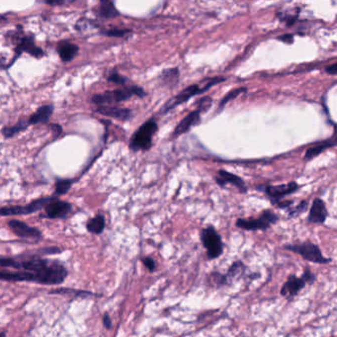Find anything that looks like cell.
Segmentation results:
<instances>
[{
  "instance_id": "obj_1",
  "label": "cell",
  "mask_w": 337,
  "mask_h": 337,
  "mask_svg": "<svg viewBox=\"0 0 337 337\" xmlns=\"http://www.w3.org/2000/svg\"><path fill=\"white\" fill-rule=\"evenodd\" d=\"M22 268L26 272L33 273L36 282L44 285L61 284L67 275V271L62 265L47 260H40V258L23 261Z\"/></svg>"
},
{
  "instance_id": "obj_2",
  "label": "cell",
  "mask_w": 337,
  "mask_h": 337,
  "mask_svg": "<svg viewBox=\"0 0 337 337\" xmlns=\"http://www.w3.org/2000/svg\"><path fill=\"white\" fill-rule=\"evenodd\" d=\"M225 80L224 77H213V78H210L208 79L206 85L201 88L198 84H193V85H190L189 87L183 89L180 93H178L175 97L171 98L169 101H167V103L162 107L161 109V114H165V113H168L169 111H171L172 109L176 108L177 106L187 102L188 100H190L192 97H194L195 95L197 94H202V93H205L206 91H208L211 86L217 84V83H220V82H223Z\"/></svg>"
},
{
  "instance_id": "obj_3",
  "label": "cell",
  "mask_w": 337,
  "mask_h": 337,
  "mask_svg": "<svg viewBox=\"0 0 337 337\" xmlns=\"http://www.w3.org/2000/svg\"><path fill=\"white\" fill-rule=\"evenodd\" d=\"M144 97L146 95L145 91L138 86H128L122 89H115L106 91L102 94H95L91 98L92 103L100 106H105V104H114L122 101H126L132 96Z\"/></svg>"
},
{
  "instance_id": "obj_4",
  "label": "cell",
  "mask_w": 337,
  "mask_h": 337,
  "mask_svg": "<svg viewBox=\"0 0 337 337\" xmlns=\"http://www.w3.org/2000/svg\"><path fill=\"white\" fill-rule=\"evenodd\" d=\"M158 130V125L154 119L143 123L132 134L129 140V148L132 151L148 150L152 145V138Z\"/></svg>"
},
{
  "instance_id": "obj_5",
  "label": "cell",
  "mask_w": 337,
  "mask_h": 337,
  "mask_svg": "<svg viewBox=\"0 0 337 337\" xmlns=\"http://www.w3.org/2000/svg\"><path fill=\"white\" fill-rule=\"evenodd\" d=\"M284 249L288 251L295 252L298 255H300L304 260L316 264H327L332 262L331 258L325 257L320 248L310 242V241H304L301 243H296V244H287L284 246Z\"/></svg>"
},
{
  "instance_id": "obj_6",
  "label": "cell",
  "mask_w": 337,
  "mask_h": 337,
  "mask_svg": "<svg viewBox=\"0 0 337 337\" xmlns=\"http://www.w3.org/2000/svg\"><path fill=\"white\" fill-rule=\"evenodd\" d=\"M200 237L203 246L207 250L208 259L214 260L221 256L223 253V242L221 236L213 226L209 225L203 228Z\"/></svg>"
},
{
  "instance_id": "obj_7",
  "label": "cell",
  "mask_w": 337,
  "mask_h": 337,
  "mask_svg": "<svg viewBox=\"0 0 337 337\" xmlns=\"http://www.w3.org/2000/svg\"><path fill=\"white\" fill-rule=\"evenodd\" d=\"M278 219L279 217L274 211L265 210L257 218H238L235 225L243 230H266L272 224H275Z\"/></svg>"
},
{
  "instance_id": "obj_8",
  "label": "cell",
  "mask_w": 337,
  "mask_h": 337,
  "mask_svg": "<svg viewBox=\"0 0 337 337\" xmlns=\"http://www.w3.org/2000/svg\"><path fill=\"white\" fill-rule=\"evenodd\" d=\"M298 189V185L295 182H290L287 184L281 185H260L257 187V190L265 193L267 197L270 199L272 204L277 205L279 202L282 201L283 198L289 196Z\"/></svg>"
},
{
  "instance_id": "obj_9",
  "label": "cell",
  "mask_w": 337,
  "mask_h": 337,
  "mask_svg": "<svg viewBox=\"0 0 337 337\" xmlns=\"http://www.w3.org/2000/svg\"><path fill=\"white\" fill-rule=\"evenodd\" d=\"M51 200V198H40L37 199L27 206H12L0 208V216L7 215H17V214H28L38 211Z\"/></svg>"
},
{
  "instance_id": "obj_10",
  "label": "cell",
  "mask_w": 337,
  "mask_h": 337,
  "mask_svg": "<svg viewBox=\"0 0 337 337\" xmlns=\"http://www.w3.org/2000/svg\"><path fill=\"white\" fill-rule=\"evenodd\" d=\"M71 211V205L67 202L59 201L51 198V200L44 206V215L48 218H62L65 217Z\"/></svg>"
},
{
  "instance_id": "obj_11",
  "label": "cell",
  "mask_w": 337,
  "mask_h": 337,
  "mask_svg": "<svg viewBox=\"0 0 337 337\" xmlns=\"http://www.w3.org/2000/svg\"><path fill=\"white\" fill-rule=\"evenodd\" d=\"M305 285L306 284L301 277H296L295 275L292 274L282 286L280 294L287 299H292L304 288Z\"/></svg>"
},
{
  "instance_id": "obj_12",
  "label": "cell",
  "mask_w": 337,
  "mask_h": 337,
  "mask_svg": "<svg viewBox=\"0 0 337 337\" xmlns=\"http://www.w3.org/2000/svg\"><path fill=\"white\" fill-rule=\"evenodd\" d=\"M201 114L202 111L199 110L198 108L196 110L191 111L186 117H184V119L176 126V127L174 128L173 132H172V136L176 137L179 136L183 133H185L186 131H188L192 126H197L198 124L201 123Z\"/></svg>"
},
{
  "instance_id": "obj_13",
  "label": "cell",
  "mask_w": 337,
  "mask_h": 337,
  "mask_svg": "<svg viewBox=\"0 0 337 337\" xmlns=\"http://www.w3.org/2000/svg\"><path fill=\"white\" fill-rule=\"evenodd\" d=\"M24 51L37 58H40L43 55V51L35 44V42L32 36H25L21 40H19L17 46H16V53H15L14 59L18 57ZM14 59L12 60V62L14 61Z\"/></svg>"
},
{
  "instance_id": "obj_14",
  "label": "cell",
  "mask_w": 337,
  "mask_h": 337,
  "mask_svg": "<svg viewBox=\"0 0 337 337\" xmlns=\"http://www.w3.org/2000/svg\"><path fill=\"white\" fill-rule=\"evenodd\" d=\"M327 216H328V211H327L325 203L319 198L314 199L309 210L307 221L310 223L321 224L325 222Z\"/></svg>"
},
{
  "instance_id": "obj_15",
  "label": "cell",
  "mask_w": 337,
  "mask_h": 337,
  "mask_svg": "<svg viewBox=\"0 0 337 337\" xmlns=\"http://www.w3.org/2000/svg\"><path fill=\"white\" fill-rule=\"evenodd\" d=\"M8 225L12 229V231L19 237H23V238H40L41 237V232L37 228L32 227L21 220L11 219L8 222Z\"/></svg>"
},
{
  "instance_id": "obj_16",
  "label": "cell",
  "mask_w": 337,
  "mask_h": 337,
  "mask_svg": "<svg viewBox=\"0 0 337 337\" xmlns=\"http://www.w3.org/2000/svg\"><path fill=\"white\" fill-rule=\"evenodd\" d=\"M215 182L221 187L225 186L226 184L234 185L242 193H245L247 190V188L244 184V181L239 176H237L233 173H230L226 170H219L217 172V174L215 176Z\"/></svg>"
},
{
  "instance_id": "obj_17",
  "label": "cell",
  "mask_w": 337,
  "mask_h": 337,
  "mask_svg": "<svg viewBox=\"0 0 337 337\" xmlns=\"http://www.w3.org/2000/svg\"><path fill=\"white\" fill-rule=\"evenodd\" d=\"M95 112L100 115L114 118V119L121 120V121H127L128 119H130L132 115L131 110L129 109L113 107V106H100L95 110Z\"/></svg>"
},
{
  "instance_id": "obj_18",
  "label": "cell",
  "mask_w": 337,
  "mask_h": 337,
  "mask_svg": "<svg viewBox=\"0 0 337 337\" xmlns=\"http://www.w3.org/2000/svg\"><path fill=\"white\" fill-rule=\"evenodd\" d=\"M246 266L240 260H237L231 264L226 274H223L225 286H230L234 281L239 280L245 273Z\"/></svg>"
},
{
  "instance_id": "obj_19",
  "label": "cell",
  "mask_w": 337,
  "mask_h": 337,
  "mask_svg": "<svg viewBox=\"0 0 337 337\" xmlns=\"http://www.w3.org/2000/svg\"><path fill=\"white\" fill-rule=\"evenodd\" d=\"M57 53L63 62L70 61L75 54L78 52L79 47L77 44L72 43L68 41H61L56 45Z\"/></svg>"
},
{
  "instance_id": "obj_20",
  "label": "cell",
  "mask_w": 337,
  "mask_h": 337,
  "mask_svg": "<svg viewBox=\"0 0 337 337\" xmlns=\"http://www.w3.org/2000/svg\"><path fill=\"white\" fill-rule=\"evenodd\" d=\"M53 112L52 105H43L40 107L28 120L29 125H37V124H44L47 123L50 116Z\"/></svg>"
},
{
  "instance_id": "obj_21",
  "label": "cell",
  "mask_w": 337,
  "mask_h": 337,
  "mask_svg": "<svg viewBox=\"0 0 337 337\" xmlns=\"http://www.w3.org/2000/svg\"><path fill=\"white\" fill-rule=\"evenodd\" d=\"M336 144V139H335V135H333L332 138L320 141L319 143L309 147L305 154H304V159L305 160H311L312 158L316 157L317 155H319L321 152H323L325 149L330 148L332 146H334Z\"/></svg>"
},
{
  "instance_id": "obj_22",
  "label": "cell",
  "mask_w": 337,
  "mask_h": 337,
  "mask_svg": "<svg viewBox=\"0 0 337 337\" xmlns=\"http://www.w3.org/2000/svg\"><path fill=\"white\" fill-rule=\"evenodd\" d=\"M97 15L102 18H115L120 15V12L116 9L114 2L102 0L98 8Z\"/></svg>"
},
{
  "instance_id": "obj_23",
  "label": "cell",
  "mask_w": 337,
  "mask_h": 337,
  "mask_svg": "<svg viewBox=\"0 0 337 337\" xmlns=\"http://www.w3.org/2000/svg\"><path fill=\"white\" fill-rule=\"evenodd\" d=\"M159 79L163 84H166L168 86H173L177 84L179 80V69L177 67L164 69L162 70L159 76Z\"/></svg>"
},
{
  "instance_id": "obj_24",
  "label": "cell",
  "mask_w": 337,
  "mask_h": 337,
  "mask_svg": "<svg viewBox=\"0 0 337 337\" xmlns=\"http://www.w3.org/2000/svg\"><path fill=\"white\" fill-rule=\"evenodd\" d=\"M105 228V217L102 214H98L95 217L91 218L87 222V229L92 233L99 234Z\"/></svg>"
},
{
  "instance_id": "obj_25",
  "label": "cell",
  "mask_w": 337,
  "mask_h": 337,
  "mask_svg": "<svg viewBox=\"0 0 337 337\" xmlns=\"http://www.w3.org/2000/svg\"><path fill=\"white\" fill-rule=\"evenodd\" d=\"M29 126V123L28 121H25V120H21L19 121L16 125L14 126H5L3 129H2V134L5 136V137H12L14 135H16L17 133H19L20 131L24 130L25 128H27Z\"/></svg>"
},
{
  "instance_id": "obj_26",
  "label": "cell",
  "mask_w": 337,
  "mask_h": 337,
  "mask_svg": "<svg viewBox=\"0 0 337 337\" xmlns=\"http://www.w3.org/2000/svg\"><path fill=\"white\" fill-rule=\"evenodd\" d=\"M246 90H247V89H246L245 87H238V88H235V89L229 91V92L222 98V100L220 101L217 110H222L223 107H224L230 100H233V99L236 98L238 95H240L241 93L245 92Z\"/></svg>"
},
{
  "instance_id": "obj_27",
  "label": "cell",
  "mask_w": 337,
  "mask_h": 337,
  "mask_svg": "<svg viewBox=\"0 0 337 337\" xmlns=\"http://www.w3.org/2000/svg\"><path fill=\"white\" fill-rule=\"evenodd\" d=\"M73 181L72 179H60L55 183V194L62 195L65 194L71 187Z\"/></svg>"
},
{
  "instance_id": "obj_28",
  "label": "cell",
  "mask_w": 337,
  "mask_h": 337,
  "mask_svg": "<svg viewBox=\"0 0 337 337\" xmlns=\"http://www.w3.org/2000/svg\"><path fill=\"white\" fill-rule=\"evenodd\" d=\"M307 206H308L307 201H301L296 207L289 209V216L294 217V216H296V215L302 213L307 209Z\"/></svg>"
},
{
  "instance_id": "obj_29",
  "label": "cell",
  "mask_w": 337,
  "mask_h": 337,
  "mask_svg": "<svg viewBox=\"0 0 337 337\" xmlns=\"http://www.w3.org/2000/svg\"><path fill=\"white\" fill-rule=\"evenodd\" d=\"M130 31L127 29H111V30H106L103 31L102 34L108 36V37H116V38H122Z\"/></svg>"
},
{
  "instance_id": "obj_30",
  "label": "cell",
  "mask_w": 337,
  "mask_h": 337,
  "mask_svg": "<svg viewBox=\"0 0 337 337\" xmlns=\"http://www.w3.org/2000/svg\"><path fill=\"white\" fill-rule=\"evenodd\" d=\"M211 283L214 284V286L216 288H219V287H222V286H225V283H224V278H223V274L219 273V272H212L211 274Z\"/></svg>"
},
{
  "instance_id": "obj_31",
  "label": "cell",
  "mask_w": 337,
  "mask_h": 337,
  "mask_svg": "<svg viewBox=\"0 0 337 337\" xmlns=\"http://www.w3.org/2000/svg\"><path fill=\"white\" fill-rule=\"evenodd\" d=\"M0 266L12 267V268H16V269H21V262L16 261L15 259H12V258L0 257Z\"/></svg>"
},
{
  "instance_id": "obj_32",
  "label": "cell",
  "mask_w": 337,
  "mask_h": 337,
  "mask_svg": "<svg viewBox=\"0 0 337 337\" xmlns=\"http://www.w3.org/2000/svg\"><path fill=\"white\" fill-rule=\"evenodd\" d=\"M108 81H111V82H114V83H116V84H121V85H123V84H125L126 81H127V79L126 78V77H124V76H122L120 73H118L117 71H112L111 73H110V75L108 76Z\"/></svg>"
},
{
  "instance_id": "obj_33",
  "label": "cell",
  "mask_w": 337,
  "mask_h": 337,
  "mask_svg": "<svg viewBox=\"0 0 337 337\" xmlns=\"http://www.w3.org/2000/svg\"><path fill=\"white\" fill-rule=\"evenodd\" d=\"M211 97H209V96H206V97H203L202 99H200L199 101H198V109L199 110H201L202 111V113L203 112H207L208 111V109L211 107Z\"/></svg>"
},
{
  "instance_id": "obj_34",
  "label": "cell",
  "mask_w": 337,
  "mask_h": 337,
  "mask_svg": "<svg viewBox=\"0 0 337 337\" xmlns=\"http://www.w3.org/2000/svg\"><path fill=\"white\" fill-rule=\"evenodd\" d=\"M278 18L281 20V21H284L288 27H291L293 26L296 19L298 18L297 15H285V14H278Z\"/></svg>"
},
{
  "instance_id": "obj_35",
  "label": "cell",
  "mask_w": 337,
  "mask_h": 337,
  "mask_svg": "<svg viewBox=\"0 0 337 337\" xmlns=\"http://www.w3.org/2000/svg\"><path fill=\"white\" fill-rule=\"evenodd\" d=\"M301 278L304 280L305 284H312L315 281V275L308 268L304 269Z\"/></svg>"
},
{
  "instance_id": "obj_36",
  "label": "cell",
  "mask_w": 337,
  "mask_h": 337,
  "mask_svg": "<svg viewBox=\"0 0 337 337\" xmlns=\"http://www.w3.org/2000/svg\"><path fill=\"white\" fill-rule=\"evenodd\" d=\"M142 263L144 264V266L148 269L149 272H153L155 270V261L150 258V257H145L142 259Z\"/></svg>"
},
{
  "instance_id": "obj_37",
  "label": "cell",
  "mask_w": 337,
  "mask_h": 337,
  "mask_svg": "<svg viewBox=\"0 0 337 337\" xmlns=\"http://www.w3.org/2000/svg\"><path fill=\"white\" fill-rule=\"evenodd\" d=\"M277 39L279 41L285 42V43H288V44L294 42V35H292V34H284L282 36H279Z\"/></svg>"
},
{
  "instance_id": "obj_38",
  "label": "cell",
  "mask_w": 337,
  "mask_h": 337,
  "mask_svg": "<svg viewBox=\"0 0 337 337\" xmlns=\"http://www.w3.org/2000/svg\"><path fill=\"white\" fill-rule=\"evenodd\" d=\"M325 71H326L327 73L331 74V75H335L336 72H337V63L334 62V63H332L331 65L326 66V67H325Z\"/></svg>"
},
{
  "instance_id": "obj_39",
  "label": "cell",
  "mask_w": 337,
  "mask_h": 337,
  "mask_svg": "<svg viewBox=\"0 0 337 337\" xmlns=\"http://www.w3.org/2000/svg\"><path fill=\"white\" fill-rule=\"evenodd\" d=\"M103 324H104V326H105L107 329H110L111 326H112V321H111V318H110V316H109L108 313H106V314L104 315V317H103Z\"/></svg>"
},
{
  "instance_id": "obj_40",
  "label": "cell",
  "mask_w": 337,
  "mask_h": 337,
  "mask_svg": "<svg viewBox=\"0 0 337 337\" xmlns=\"http://www.w3.org/2000/svg\"><path fill=\"white\" fill-rule=\"evenodd\" d=\"M43 3L54 6V5H62V4H65L66 2L62 1V0H54V1H43Z\"/></svg>"
},
{
  "instance_id": "obj_41",
  "label": "cell",
  "mask_w": 337,
  "mask_h": 337,
  "mask_svg": "<svg viewBox=\"0 0 337 337\" xmlns=\"http://www.w3.org/2000/svg\"><path fill=\"white\" fill-rule=\"evenodd\" d=\"M0 337H5V333L4 332H0Z\"/></svg>"
}]
</instances>
